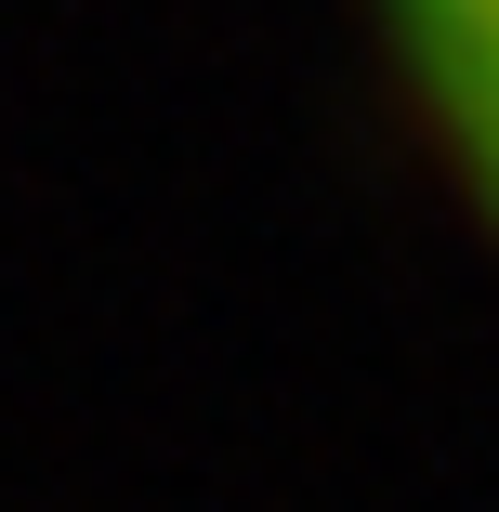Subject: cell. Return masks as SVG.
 Here are the masks:
<instances>
[{"instance_id":"1","label":"cell","mask_w":499,"mask_h":512,"mask_svg":"<svg viewBox=\"0 0 499 512\" xmlns=\"http://www.w3.org/2000/svg\"><path fill=\"white\" fill-rule=\"evenodd\" d=\"M381 14V66L408 92L421 145L447 158L473 237L499 250V0H368Z\"/></svg>"}]
</instances>
